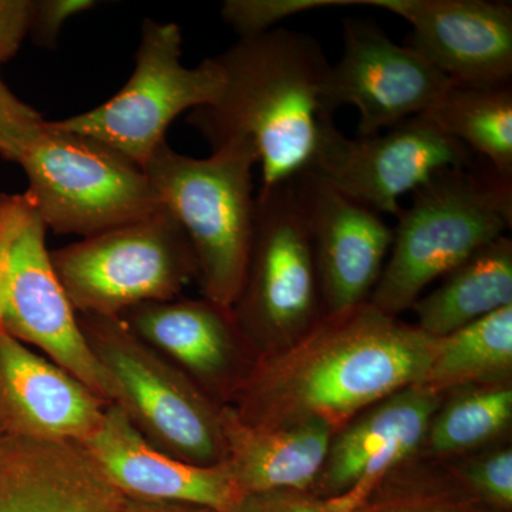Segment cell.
<instances>
[{
  "label": "cell",
  "instance_id": "7a4b0ae2",
  "mask_svg": "<svg viewBox=\"0 0 512 512\" xmlns=\"http://www.w3.org/2000/svg\"><path fill=\"white\" fill-rule=\"evenodd\" d=\"M224 86L215 103L190 111L212 150L248 141L261 165L262 187L284 183L311 168L328 111L323 92L328 57L308 33L275 28L244 37L215 56Z\"/></svg>",
  "mask_w": 512,
  "mask_h": 512
},
{
  "label": "cell",
  "instance_id": "5bb4252c",
  "mask_svg": "<svg viewBox=\"0 0 512 512\" xmlns=\"http://www.w3.org/2000/svg\"><path fill=\"white\" fill-rule=\"evenodd\" d=\"M120 318L220 406H229L258 357L232 308L205 298L143 303Z\"/></svg>",
  "mask_w": 512,
  "mask_h": 512
},
{
  "label": "cell",
  "instance_id": "7c38bea8",
  "mask_svg": "<svg viewBox=\"0 0 512 512\" xmlns=\"http://www.w3.org/2000/svg\"><path fill=\"white\" fill-rule=\"evenodd\" d=\"M453 80L375 23L346 19L343 53L330 66L323 92L328 113L353 106L357 137H370L429 111Z\"/></svg>",
  "mask_w": 512,
  "mask_h": 512
},
{
  "label": "cell",
  "instance_id": "4dcf8cb0",
  "mask_svg": "<svg viewBox=\"0 0 512 512\" xmlns=\"http://www.w3.org/2000/svg\"><path fill=\"white\" fill-rule=\"evenodd\" d=\"M32 0H0V64L18 52L29 35Z\"/></svg>",
  "mask_w": 512,
  "mask_h": 512
},
{
  "label": "cell",
  "instance_id": "484cf974",
  "mask_svg": "<svg viewBox=\"0 0 512 512\" xmlns=\"http://www.w3.org/2000/svg\"><path fill=\"white\" fill-rule=\"evenodd\" d=\"M468 490L494 511H511L512 448L498 441L473 453L444 461Z\"/></svg>",
  "mask_w": 512,
  "mask_h": 512
},
{
  "label": "cell",
  "instance_id": "4316f807",
  "mask_svg": "<svg viewBox=\"0 0 512 512\" xmlns=\"http://www.w3.org/2000/svg\"><path fill=\"white\" fill-rule=\"evenodd\" d=\"M357 6L356 0H227L222 20L239 39L264 35L278 23L309 10Z\"/></svg>",
  "mask_w": 512,
  "mask_h": 512
},
{
  "label": "cell",
  "instance_id": "8fae6325",
  "mask_svg": "<svg viewBox=\"0 0 512 512\" xmlns=\"http://www.w3.org/2000/svg\"><path fill=\"white\" fill-rule=\"evenodd\" d=\"M474 161V154L427 114L376 136L356 138L340 133L333 114H326L308 171L377 214L396 217L404 194L444 168L468 167Z\"/></svg>",
  "mask_w": 512,
  "mask_h": 512
},
{
  "label": "cell",
  "instance_id": "ac0fdd59",
  "mask_svg": "<svg viewBox=\"0 0 512 512\" xmlns=\"http://www.w3.org/2000/svg\"><path fill=\"white\" fill-rule=\"evenodd\" d=\"M80 444L127 500L231 512L244 498L224 461L197 466L163 453L134 429L116 404L107 406L100 426Z\"/></svg>",
  "mask_w": 512,
  "mask_h": 512
},
{
  "label": "cell",
  "instance_id": "1f68e13d",
  "mask_svg": "<svg viewBox=\"0 0 512 512\" xmlns=\"http://www.w3.org/2000/svg\"><path fill=\"white\" fill-rule=\"evenodd\" d=\"M128 512H222L205 505L128 500Z\"/></svg>",
  "mask_w": 512,
  "mask_h": 512
},
{
  "label": "cell",
  "instance_id": "52a82bcc",
  "mask_svg": "<svg viewBox=\"0 0 512 512\" xmlns=\"http://www.w3.org/2000/svg\"><path fill=\"white\" fill-rule=\"evenodd\" d=\"M50 258L77 315L120 316L143 303L180 298L197 281L190 241L164 207L50 251Z\"/></svg>",
  "mask_w": 512,
  "mask_h": 512
},
{
  "label": "cell",
  "instance_id": "cb8c5ba5",
  "mask_svg": "<svg viewBox=\"0 0 512 512\" xmlns=\"http://www.w3.org/2000/svg\"><path fill=\"white\" fill-rule=\"evenodd\" d=\"M512 382V305L439 338L419 386L447 394L473 384Z\"/></svg>",
  "mask_w": 512,
  "mask_h": 512
},
{
  "label": "cell",
  "instance_id": "7402d4cb",
  "mask_svg": "<svg viewBox=\"0 0 512 512\" xmlns=\"http://www.w3.org/2000/svg\"><path fill=\"white\" fill-rule=\"evenodd\" d=\"M434 123L512 180V86L451 82L429 111Z\"/></svg>",
  "mask_w": 512,
  "mask_h": 512
},
{
  "label": "cell",
  "instance_id": "4fadbf2b",
  "mask_svg": "<svg viewBox=\"0 0 512 512\" xmlns=\"http://www.w3.org/2000/svg\"><path fill=\"white\" fill-rule=\"evenodd\" d=\"M443 399L413 384L357 414L333 434L311 494L333 512L362 511L384 478L419 454Z\"/></svg>",
  "mask_w": 512,
  "mask_h": 512
},
{
  "label": "cell",
  "instance_id": "9c48e42d",
  "mask_svg": "<svg viewBox=\"0 0 512 512\" xmlns=\"http://www.w3.org/2000/svg\"><path fill=\"white\" fill-rule=\"evenodd\" d=\"M18 164L29 181L26 197L56 234L93 237L163 208L141 168L55 121H46Z\"/></svg>",
  "mask_w": 512,
  "mask_h": 512
},
{
  "label": "cell",
  "instance_id": "3957f363",
  "mask_svg": "<svg viewBox=\"0 0 512 512\" xmlns=\"http://www.w3.org/2000/svg\"><path fill=\"white\" fill-rule=\"evenodd\" d=\"M396 215L390 258L369 302L392 316L512 227V180L487 163L444 168Z\"/></svg>",
  "mask_w": 512,
  "mask_h": 512
},
{
  "label": "cell",
  "instance_id": "9a60e30c",
  "mask_svg": "<svg viewBox=\"0 0 512 512\" xmlns=\"http://www.w3.org/2000/svg\"><path fill=\"white\" fill-rule=\"evenodd\" d=\"M312 239L325 313L367 302L392 248L393 229L380 214L312 171L296 175Z\"/></svg>",
  "mask_w": 512,
  "mask_h": 512
},
{
  "label": "cell",
  "instance_id": "8992f818",
  "mask_svg": "<svg viewBox=\"0 0 512 512\" xmlns=\"http://www.w3.org/2000/svg\"><path fill=\"white\" fill-rule=\"evenodd\" d=\"M232 311L258 356L292 345L325 315L295 177L256 195L247 272Z\"/></svg>",
  "mask_w": 512,
  "mask_h": 512
},
{
  "label": "cell",
  "instance_id": "5b68a950",
  "mask_svg": "<svg viewBox=\"0 0 512 512\" xmlns=\"http://www.w3.org/2000/svg\"><path fill=\"white\" fill-rule=\"evenodd\" d=\"M77 319L97 362L116 384L114 404L151 446L197 466L225 461L224 406L138 338L120 316Z\"/></svg>",
  "mask_w": 512,
  "mask_h": 512
},
{
  "label": "cell",
  "instance_id": "83f0119b",
  "mask_svg": "<svg viewBox=\"0 0 512 512\" xmlns=\"http://www.w3.org/2000/svg\"><path fill=\"white\" fill-rule=\"evenodd\" d=\"M46 120L0 79V156L19 163L42 133Z\"/></svg>",
  "mask_w": 512,
  "mask_h": 512
},
{
  "label": "cell",
  "instance_id": "ba28073f",
  "mask_svg": "<svg viewBox=\"0 0 512 512\" xmlns=\"http://www.w3.org/2000/svg\"><path fill=\"white\" fill-rule=\"evenodd\" d=\"M46 232L25 194L0 192V326L114 404L116 384L84 339L53 268Z\"/></svg>",
  "mask_w": 512,
  "mask_h": 512
},
{
  "label": "cell",
  "instance_id": "d4e9b609",
  "mask_svg": "<svg viewBox=\"0 0 512 512\" xmlns=\"http://www.w3.org/2000/svg\"><path fill=\"white\" fill-rule=\"evenodd\" d=\"M360 512H495L444 461L413 457L389 474Z\"/></svg>",
  "mask_w": 512,
  "mask_h": 512
},
{
  "label": "cell",
  "instance_id": "277c9868",
  "mask_svg": "<svg viewBox=\"0 0 512 512\" xmlns=\"http://www.w3.org/2000/svg\"><path fill=\"white\" fill-rule=\"evenodd\" d=\"M256 164L248 141H228L208 158L184 156L165 141L143 168L190 241L202 296L225 308L237 302L247 272Z\"/></svg>",
  "mask_w": 512,
  "mask_h": 512
},
{
  "label": "cell",
  "instance_id": "f1b7e54d",
  "mask_svg": "<svg viewBox=\"0 0 512 512\" xmlns=\"http://www.w3.org/2000/svg\"><path fill=\"white\" fill-rule=\"evenodd\" d=\"M94 6L93 0H32L29 35L36 45L53 47L64 22Z\"/></svg>",
  "mask_w": 512,
  "mask_h": 512
},
{
  "label": "cell",
  "instance_id": "2e32d148",
  "mask_svg": "<svg viewBox=\"0 0 512 512\" xmlns=\"http://www.w3.org/2000/svg\"><path fill=\"white\" fill-rule=\"evenodd\" d=\"M412 26L407 45L457 83H511V3L491 0H356Z\"/></svg>",
  "mask_w": 512,
  "mask_h": 512
},
{
  "label": "cell",
  "instance_id": "d6a6232c",
  "mask_svg": "<svg viewBox=\"0 0 512 512\" xmlns=\"http://www.w3.org/2000/svg\"><path fill=\"white\" fill-rule=\"evenodd\" d=\"M3 441H5V439H3L2 436H0V451H2Z\"/></svg>",
  "mask_w": 512,
  "mask_h": 512
},
{
  "label": "cell",
  "instance_id": "44dd1931",
  "mask_svg": "<svg viewBox=\"0 0 512 512\" xmlns=\"http://www.w3.org/2000/svg\"><path fill=\"white\" fill-rule=\"evenodd\" d=\"M512 305V241L504 235L444 276V282L414 303L417 328L444 338Z\"/></svg>",
  "mask_w": 512,
  "mask_h": 512
},
{
  "label": "cell",
  "instance_id": "ffe728a7",
  "mask_svg": "<svg viewBox=\"0 0 512 512\" xmlns=\"http://www.w3.org/2000/svg\"><path fill=\"white\" fill-rule=\"evenodd\" d=\"M227 464L242 495L311 493L335 431L319 421L256 429L222 407Z\"/></svg>",
  "mask_w": 512,
  "mask_h": 512
},
{
  "label": "cell",
  "instance_id": "e0dca14e",
  "mask_svg": "<svg viewBox=\"0 0 512 512\" xmlns=\"http://www.w3.org/2000/svg\"><path fill=\"white\" fill-rule=\"evenodd\" d=\"M109 403L0 326V436L82 443Z\"/></svg>",
  "mask_w": 512,
  "mask_h": 512
},
{
  "label": "cell",
  "instance_id": "30bf717a",
  "mask_svg": "<svg viewBox=\"0 0 512 512\" xmlns=\"http://www.w3.org/2000/svg\"><path fill=\"white\" fill-rule=\"evenodd\" d=\"M181 46L177 23L144 20L136 67L123 89L96 109L56 120V126L92 138L143 170L165 143L168 126L184 111L215 103L224 86L215 57L185 67Z\"/></svg>",
  "mask_w": 512,
  "mask_h": 512
},
{
  "label": "cell",
  "instance_id": "d6986e66",
  "mask_svg": "<svg viewBox=\"0 0 512 512\" xmlns=\"http://www.w3.org/2000/svg\"><path fill=\"white\" fill-rule=\"evenodd\" d=\"M0 512H128V500L77 441L5 439Z\"/></svg>",
  "mask_w": 512,
  "mask_h": 512
},
{
  "label": "cell",
  "instance_id": "6da1fadb",
  "mask_svg": "<svg viewBox=\"0 0 512 512\" xmlns=\"http://www.w3.org/2000/svg\"><path fill=\"white\" fill-rule=\"evenodd\" d=\"M439 349L416 325L369 301L325 313L292 345L256 357L229 403L256 429L319 421L333 431L423 379Z\"/></svg>",
  "mask_w": 512,
  "mask_h": 512
},
{
  "label": "cell",
  "instance_id": "603a6c76",
  "mask_svg": "<svg viewBox=\"0 0 512 512\" xmlns=\"http://www.w3.org/2000/svg\"><path fill=\"white\" fill-rule=\"evenodd\" d=\"M512 423V382L473 384L444 394L417 456L448 461L505 440Z\"/></svg>",
  "mask_w": 512,
  "mask_h": 512
},
{
  "label": "cell",
  "instance_id": "f546056e",
  "mask_svg": "<svg viewBox=\"0 0 512 512\" xmlns=\"http://www.w3.org/2000/svg\"><path fill=\"white\" fill-rule=\"evenodd\" d=\"M231 512H333L328 503L311 493L245 495Z\"/></svg>",
  "mask_w": 512,
  "mask_h": 512
}]
</instances>
